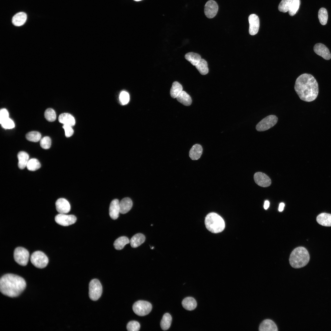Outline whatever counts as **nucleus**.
Here are the masks:
<instances>
[{"label":"nucleus","mask_w":331,"mask_h":331,"mask_svg":"<svg viewBox=\"0 0 331 331\" xmlns=\"http://www.w3.org/2000/svg\"><path fill=\"white\" fill-rule=\"evenodd\" d=\"M145 237L141 233H138L134 235L131 239L130 242L132 248H136L145 241Z\"/></svg>","instance_id":"5701e85b"},{"label":"nucleus","mask_w":331,"mask_h":331,"mask_svg":"<svg viewBox=\"0 0 331 331\" xmlns=\"http://www.w3.org/2000/svg\"><path fill=\"white\" fill-rule=\"evenodd\" d=\"M218 10V6L214 0H210L206 3L204 9L205 16L209 18H212L216 15Z\"/></svg>","instance_id":"9b49d317"},{"label":"nucleus","mask_w":331,"mask_h":331,"mask_svg":"<svg viewBox=\"0 0 331 331\" xmlns=\"http://www.w3.org/2000/svg\"><path fill=\"white\" fill-rule=\"evenodd\" d=\"M316 221L321 226H331V214L326 213H320L317 217Z\"/></svg>","instance_id":"6ab92c4d"},{"label":"nucleus","mask_w":331,"mask_h":331,"mask_svg":"<svg viewBox=\"0 0 331 331\" xmlns=\"http://www.w3.org/2000/svg\"><path fill=\"white\" fill-rule=\"evenodd\" d=\"M295 89L300 98L306 102L314 100L318 93V83L312 75L305 73L296 79Z\"/></svg>","instance_id":"f257e3e1"},{"label":"nucleus","mask_w":331,"mask_h":331,"mask_svg":"<svg viewBox=\"0 0 331 331\" xmlns=\"http://www.w3.org/2000/svg\"><path fill=\"white\" fill-rule=\"evenodd\" d=\"M18 162V166L19 169H23L26 167L29 160V154L25 152L21 151L17 154Z\"/></svg>","instance_id":"4be33fe9"},{"label":"nucleus","mask_w":331,"mask_h":331,"mask_svg":"<svg viewBox=\"0 0 331 331\" xmlns=\"http://www.w3.org/2000/svg\"><path fill=\"white\" fill-rule=\"evenodd\" d=\"M259 331H277L278 328L274 322L269 319L263 320L259 328Z\"/></svg>","instance_id":"f3484780"},{"label":"nucleus","mask_w":331,"mask_h":331,"mask_svg":"<svg viewBox=\"0 0 331 331\" xmlns=\"http://www.w3.org/2000/svg\"><path fill=\"white\" fill-rule=\"evenodd\" d=\"M55 204L56 210L59 213L65 214L70 210V205L69 202L64 198L59 199L56 201Z\"/></svg>","instance_id":"2eb2a0df"},{"label":"nucleus","mask_w":331,"mask_h":331,"mask_svg":"<svg viewBox=\"0 0 331 331\" xmlns=\"http://www.w3.org/2000/svg\"><path fill=\"white\" fill-rule=\"evenodd\" d=\"M119 98L121 103L123 105L127 104L130 99L129 94L125 91H123L120 93Z\"/></svg>","instance_id":"ea45409f"},{"label":"nucleus","mask_w":331,"mask_h":331,"mask_svg":"<svg viewBox=\"0 0 331 331\" xmlns=\"http://www.w3.org/2000/svg\"><path fill=\"white\" fill-rule=\"evenodd\" d=\"M300 0H293L288 11L289 14L291 16L294 15L297 12L299 7Z\"/></svg>","instance_id":"c9c22d12"},{"label":"nucleus","mask_w":331,"mask_h":331,"mask_svg":"<svg viewBox=\"0 0 331 331\" xmlns=\"http://www.w3.org/2000/svg\"><path fill=\"white\" fill-rule=\"evenodd\" d=\"M278 118L274 115H270L265 117L256 125L257 131H263L267 130L273 127L277 123Z\"/></svg>","instance_id":"1a4fd4ad"},{"label":"nucleus","mask_w":331,"mask_h":331,"mask_svg":"<svg viewBox=\"0 0 331 331\" xmlns=\"http://www.w3.org/2000/svg\"><path fill=\"white\" fill-rule=\"evenodd\" d=\"M293 0H282L279 4L278 10L283 13L288 11Z\"/></svg>","instance_id":"f704fd0d"},{"label":"nucleus","mask_w":331,"mask_h":331,"mask_svg":"<svg viewBox=\"0 0 331 331\" xmlns=\"http://www.w3.org/2000/svg\"><path fill=\"white\" fill-rule=\"evenodd\" d=\"M1 124L2 127L5 129H12L15 127L13 121L9 118L4 120Z\"/></svg>","instance_id":"a19ab883"},{"label":"nucleus","mask_w":331,"mask_h":331,"mask_svg":"<svg viewBox=\"0 0 331 331\" xmlns=\"http://www.w3.org/2000/svg\"><path fill=\"white\" fill-rule=\"evenodd\" d=\"M44 116L48 121L53 122L56 119V114L55 112L53 109L48 108L45 112Z\"/></svg>","instance_id":"e433bc0d"},{"label":"nucleus","mask_w":331,"mask_h":331,"mask_svg":"<svg viewBox=\"0 0 331 331\" xmlns=\"http://www.w3.org/2000/svg\"><path fill=\"white\" fill-rule=\"evenodd\" d=\"M185 57L186 59L190 62L193 65L196 66L201 59L199 54L193 52L186 53Z\"/></svg>","instance_id":"bb28decb"},{"label":"nucleus","mask_w":331,"mask_h":331,"mask_svg":"<svg viewBox=\"0 0 331 331\" xmlns=\"http://www.w3.org/2000/svg\"><path fill=\"white\" fill-rule=\"evenodd\" d=\"M120 213L124 214L128 212L132 208L133 204L131 199L128 197L123 199L119 202Z\"/></svg>","instance_id":"a211bd4d"},{"label":"nucleus","mask_w":331,"mask_h":331,"mask_svg":"<svg viewBox=\"0 0 331 331\" xmlns=\"http://www.w3.org/2000/svg\"><path fill=\"white\" fill-rule=\"evenodd\" d=\"M41 134L39 132L33 131L29 132L26 135V138L28 140L32 142H37L40 139Z\"/></svg>","instance_id":"473e14b6"},{"label":"nucleus","mask_w":331,"mask_h":331,"mask_svg":"<svg viewBox=\"0 0 331 331\" xmlns=\"http://www.w3.org/2000/svg\"><path fill=\"white\" fill-rule=\"evenodd\" d=\"M255 183L260 186L266 187L269 186L271 181L269 177L266 174L261 172H257L254 175Z\"/></svg>","instance_id":"f8f14e48"},{"label":"nucleus","mask_w":331,"mask_h":331,"mask_svg":"<svg viewBox=\"0 0 331 331\" xmlns=\"http://www.w3.org/2000/svg\"><path fill=\"white\" fill-rule=\"evenodd\" d=\"M41 165L39 161L35 158L29 160L26 165V167L28 170L31 171H36L39 169Z\"/></svg>","instance_id":"2f4dec72"},{"label":"nucleus","mask_w":331,"mask_h":331,"mask_svg":"<svg viewBox=\"0 0 331 331\" xmlns=\"http://www.w3.org/2000/svg\"><path fill=\"white\" fill-rule=\"evenodd\" d=\"M284 206H285V204H284V203H280L279 204V209H278L279 211H283V209Z\"/></svg>","instance_id":"c03bdc74"},{"label":"nucleus","mask_w":331,"mask_h":331,"mask_svg":"<svg viewBox=\"0 0 331 331\" xmlns=\"http://www.w3.org/2000/svg\"><path fill=\"white\" fill-rule=\"evenodd\" d=\"M132 309L134 312L139 316H144L149 314L152 309L149 302L144 300H139L133 305Z\"/></svg>","instance_id":"423d86ee"},{"label":"nucleus","mask_w":331,"mask_h":331,"mask_svg":"<svg viewBox=\"0 0 331 331\" xmlns=\"http://www.w3.org/2000/svg\"><path fill=\"white\" fill-rule=\"evenodd\" d=\"M182 304L185 309L188 310H192L196 307L197 304L196 301L194 298L188 297L183 300Z\"/></svg>","instance_id":"393cba45"},{"label":"nucleus","mask_w":331,"mask_h":331,"mask_svg":"<svg viewBox=\"0 0 331 331\" xmlns=\"http://www.w3.org/2000/svg\"><path fill=\"white\" fill-rule=\"evenodd\" d=\"M9 118V113L5 108H2L0 111V124L4 120Z\"/></svg>","instance_id":"79ce46f5"},{"label":"nucleus","mask_w":331,"mask_h":331,"mask_svg":"<svg viewBox=\"0 0 331 331\" xmlns=\"http://www.w3.org/2000/svg\"><path fill=\"white\" fill-rule=\"evenodd\" d=\"M195 67L202 75H206L208 73L207 62L204 59H201Z\"/></svg>","instance_id":"7c9ffc66"},{"label":"nucleus","mask_w":331,"mask_h":331,"mask_svg":"<svg viewBox=\"0 0 331 331\" xmlns=\"http://www.w3.org/2000/svg\"><path fill=\"white\" fill-rule=\"evenodd\" d=\"M134 0V1H141L142 0Z\"/></svg>","instance_id":"49530a36"},{"label":"nucleus","mask_w":331,"mask_h":331,"mask_svg":"<svg viewBox=\"0 0 331 331\" xmlns=\"http://www.w3.org/2000/svg\"><path fill=\"white\" fill-rule=\"evenodd\" d=\"M318 17L320 23L325 25L327 23L328 14L326 10L324 8H321L319 10Z\"/></svg>","instance_id":"72a5a7b5"},{"label":"nucleus","mask_w":331,"mask_h":331,"mask_svg":"<svg viewBox=\"0 0 331 331\" xmlns=\"http://www.w3.org/2000/svg\"><path fill=\"white\" fill-rule=\"evenodd\" d=\"M26 283L22 277L11 273L3 276L0 280V291L4 295L10 297L18 296L26 288Z\"/></svg>","instance_id":"f03ea898"},{"label":"nucleus","mask_w":331,"mask_h":331,"mask_svg":"<svg viewBox=\"0 0 331 331\" xmlns=\"http://www.w3.org/2000/svg\"><path fill=\"white\" fill-rule=\"evenodd\" d=\"M248 20L249 25V33L251 35H255L257 33L259 28V18L257 15L253 14L249 16Z\"/></svg>","instance_id":"ddd939ff"},{"label":"nucleus","mask_w":331,"mask_h":331,"mask_svg":"<svg viewBox=\"0 0 331 331\" xmlns=\"http://www.w3.org/2000/svg\"><path fill=\"white\" fill-rule=\"evenodd\" d=\"M26 14L23 12L18 13L13 17L12 21L16 26H19L23 25L27 19Z\"/></svg>","instance_id":"b1692460"},{"label":"nucleus","mask_w":331,"mask_h":331,"mask_svg":"<svg viewBox=\"0 0 331 331\" xmlns=\"http://www.w3.org/2000/svg\"><path fill=\"white\" fill-rule=\"evenodd\" d=\"M203 148L200 145L197 144H195L189 151V157L192 160H197L200 157Z\"/></svg>","instance_id":"412c9836"},{"label":"nucleus","mask_w":331,"mask_h":331,"mask_svg":"<svg viewBox=\"0 0 331 331\" xmlns=\"http://www.w3.org/2000/svg\"><path fill=\"white\" fill-rule=\"evenodd\" d=\"M55 219L58 224L67 226L74 224L76 221L77 218L73 215L59 213L55 216Z\"/></svg>","instance_id":"9d476101"},{"label":"nucleus","mask_w":331,"mask_h":331,"mask_svg":"<svg viewBox=\"0 0 331 331\" xmlns=\"http://www.w3.org/2000/svg\"><path fill=\"white\" fill-rule=\"evenodd\" d=\"M314 50L317 55L325 60H329L331 58V54L329 49L322 44H316L314 46Z\"/></svg>","instance_id":"4468645a"},{"label":"nucleus","mask_w":331,"mask_h":331,"mask_svg":"<svg viewBox=\"0 0 331 331\" xmlns=\"http://www.w3.org/2000/svg\"><path fill=\"white\" fill-rule=\"evenodd\" d=\"M72 126L67 125H63V127L64 129L66 137H69L71 136L74 133V130Z\"/></svg>","instance_id":"37998d69"},{"label":"nucleus","mask_w":331,"mask_h":331,"mask_svg":"<svg viewBox=\"0 0 331 331\" xmlns=\"http://www.w3.org/2000/svg\"><path fill=\"white\" fill-rule=\"evenodd\" d=\"M182 86L177 81L173 82L170 90V95L173 98H176L179 94L182 91Z\"/></svg>","instance_id":"c756f323"},{"label":"nucleus","mask_w":331,"mask_h":331,"mask_svg":"<svg viewBox=\"0 0 331 331\" xmlns=\"http://www.w3.org/2000/svg\"><path fill=\"white\" fill-rule=\"evenodd\" d=\"M205 224L207 229L214 233L221 232L225 227V223L223 219L214 212L210 213L206 216Z\"/></svg>","instance_id":"20e7f679"},{"label":"nucleus","mask_w":331,"mask_h":331,"mask_svg":"<svg viewBox=\"0 0 331 331\" xmlns=\"http://www.w3.org/2000/svg\"><path fill=\"white\" fill-rule=\"evenodd\" d=\"M30 261L35 267L39 268L45 267L49 261L48 258L46 254L40 251H36L32 254Z\"/></svg>","instance_id":"39448f33"},{"label":"nucleus","mask_w":331,"mask_h":331,"mask_svg":"<svg viewBox=\"0 0 331 331\" xmlns=\"http://www.w3.org/2000/svg\"><path fill=\"white\" fill-rule=\"evenodd\" d=\"M176 98L178 102L186 106L190 105L192 103L191 97L184 91L182 90Z\"/></svg>","instance_id":"a878e982"},{"label":"nucleus","mask_w":331,"mask_h":331,"mask_svg":"<svg viewBox=\"0 0 331 331\" xmlns=\"http://www.w3.org/2000/svg\"><path fill=\"white\" fill-rule=\"evenodd\" d=\"M41 147L44 149H49L51 145V140L48 136H45L42 138L40 142Z\"/></svg>","instance_id":"58836bf2"},{"label":"nucleus","mask_w":331,"mask_h":331,"mask_svg":"<svg viewBox=\"0 0 331 331\" xmlns=\"http://www.w3.org/2000/svg\"><path fill=\"white\" fill-rule=\"evenodd\" d=\"M102 291V285L97 279L92 280L89 285V295L91 299L96 301L101 296Z\"/></svg>","instance_id":"0eeeda50"},{"label":"nucleus","mask_w":331,"mask_h":331,"mask_svg":"<svg viewBox=\"0 0 331 331\" xmlns=\"http://www.w3.org/2000/svg\"><path fill=\"white\" fill-rule=\"evenodd\" d=\"M269 202L268 200H266L264 203V208L265 209H267L269 207Z\"/></svg>","instance_id":"a18cd8bd"},{"label":"nucleus","mask_w":331,"mask_h":331,"mask_svg":"<svg viewBox=\"0 0 331 331\" xmlns=\"http://www.w3.org/2000/svg\"><path fill=\"white\" fill-rule=\"evenodd\" d=\"M310 259V255L307 250L303 247L299 246L295 248L291 252L289 261L292 267L299 268L306 265Z\"/></svg>","instance_id":"7ed1b4c3"},{"label":"nucleus","mask_w":331,"mask_h":331,"mask_svg":"<svg viewBox=\"0 0 331 331\" xmlns=\"http://www.w3.org/2000/svg\"><path fill=\"white\" fill-rule=\"evenodd\" d=\"M59 121L63 125L72 126L75 123L74 117L69 113H64L61 114L59 117Z\"/></svg>","instance_id":"aec40b11"},{"label":"nucleus","mask_w":331,"mask_h":331,"mask_svg":"<svg viewBox=\"0 0 331 331\" xmlns=\"http://www.w3.org/2000/svg\"><path fill=\"white\" fill-rule=\"evenodd\" d=\"M119 201L117 199L113 200L111 202L109 207V215L113 219H117L119 216L120 212Z\"/></svg>","instance_id":"dca6fc26"},{"label":"nucleus","mask_w":331,"mask_h":331,"mask_svg":"<svg viewBox=\"0 0 331 331\" xmlns=\"http://www.w3.org/2000/svg\"><path fill=\"white\" fill-rule=\"evenodd\" d=\"M29 256V251L23 247H17L14 250L13 257L14 260L21 265L25 266L27 264Z\"/></svg>","instance_id":"6e6552de"},{"label":"nucleus","mask_w":331,"mask_h":331,"mask_svg":"<svg viewBox=\"0 0 331 331\" xmlns=\"http://www.w3.org/2000/svg\"><path fill=\"white\" fill-rule=\"evenodd\" d=\"M140 328L139 323L135 321H131L127 323V329L129 331H138Z\"/></svg>","instance_id":"4c0bfd02"},{"label":"nucleus","mask_w":331,"mask_h":331,"mask_svg":"<svg viewBox=\"0 0 331 331\" xmlns=\"http://www.w3.org/2000/svg\"><path fill=\"white\" fill-rule=\"evenodd\" d=\"M130 243V241L127 237L121 236L117 238L113 243L115 248L117 250L122 249L125 245Z\"/></svg>","instance_id":"cd10ccee"},{"label":"nucleus","mask_w":331,"mask_h":331,"mask_svg":"<svg viewBox=\"0 0 331 331\" xmlns=\"http://www.w3.org/2000/svg\"><path fill=\"white\" fill-rule=\"evenodd\" d=\"M172 318L171 315L168 313H166L163 315L160 322L162 329L164 330L168 329L171 325Z\"/></svg>","instance_id":"c85d7f7f"}]
</instances>
